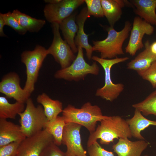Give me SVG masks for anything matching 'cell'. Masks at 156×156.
<instances>
[{
  "instance_id": "cell-34",
  "label": "cell",
  "mask_w": 156,
  "mask_h": 156,
  "mask_svg": "<svg viewBox=\"0 0 156 156\" xmlns=\"http://www.w3.org/2000/svg\"><path fill=\"white\" fill-rule=\"evenodd\" d=\"M5 25L3 18L1 15L0 14V36L1 37L6 36V35L3 32V27Z\"/></svg>"
},
{
  "instance_id": "cell-12",
  "label": "cell",
  "mask_w": 156,
  "mask_h": 156,
  "mask_svg": "<svg viewBox=\"0 0 156 156\" xmlns=\"http://www.w3.org/2000/svg\"><path fill=\"white\" fill-rule=\"evenodd\" d=\"M81 126L74 123H66L64 127L62 144L67 147V156H87L81 144L80 129Z\"/></svg>"
},
{
  "instance_id": "cell-25",
  "label": "cell",
  "mask_w": 156,
  "mask_h": 156,
  "mask_svg": "<svg viewBox=\"0 0 156 156\" xmlns=\"http://www.w3.org/2000/svg\"><path fill=\"white\" fill-rule=\"evenodd\" d=\"M66 124L62 116H58L54 120L48 121L45 128L52 136L54 143L58 146L62 144L64 129Z\"/></svg>"
},
{
  "instance_id": "cell-7",
  "label": "cell",
  "mask_w": 156,
  "mask_h": 156,
  "mask_svg": "<svg viewBox=\"0 0 156 156\" xmlns=\"http://www.w3.org/2000/svg\"><path fill=\"white\" fill-rule=\"evenodd\" d=\"M77 48V54L75 60L69 66L57 71L54 75L55 78L78 81L84 79L88 74H99V68L96 62H94L91 65L87 63L84 58L82 48Z\"/></svg>"
},
{
  "instance_id": "cell-1",
  "label": "cell",
  "mask_w": 156,
  "mask_h": 156,
  "mask_svg": "<svg viewBox=\"0 0 156 156\" xmlns=\"http://www.w3.org/2000/svg\"><path fill=\"white\" fill-rule=\"evenodd\" d=\"M132 137L126 120L119 116H108L101 120L95 130L90 134L87 146L99 139L101 144L108 145L116 139H129Z\"/></svg>"
},
{
  "instance_id": "cell-32",
  "label": "cell",
  "mask_w": 156,
  "mask_h": 156,
  "mask_svg": "<svg viewBox=\"0 0 156 156\" xmlns=\"http://www.w3.org/2000/svg\"><path fill=\"white\" fill-rule=\"evenodd\" d=\"M40 156H67L66 152L61 151L58 146L53 142L47 146Z\"/></svg>"
},
{
  "instance_id": "cell-19",
  "label": "cell",
  "mask_w": 156,
  "mask_h": 156,
  "mask_svg": "<svg viewBox=\"0 0 156 156\" xmlns=\"http://www.w3.org/2000/svg\"><path fill=\"white\" fill-rule=\"evenodd\" d=\"M129 125L132 137L139 140H145L141 134L143 130L149 126H156V121L152 120L146 118L142 113L135 109L133 116L126 120Z\"/></svg>"
},
{
  "instance_id": "cell-10",
  "label": "cell",
  "mask_w": 156,
  "mask_h": 156,
  "mask_svg": "<svg viewBox=\"0 0 156 156\" xmlns=\"http://www.w3.org/2000/svg\"><path fill=\"white\" fill-rule=\"evenodd\" d=\"M84 2V0H60L56 3H47L44 9V16L49 22L59 24Z\"/></svg>"
},
{
  "instance_id": "cell-36",
  "label": "cell",
  "mask_w": 156,
  "mask_h": 156,
  "mask_svg": "<svg viewBox=\"0 0 156 156\" xmlns=\"http://www.w3.org/2000/svg\"><path fill=\"white\" fill-rule=\"evenodd\" d=\"M143 156H149L147 155H143Z\"/></svg>"
},
{
  "instance_id": "cell-37",
  "label": "cell",
  "mask_w": 156,
  "mask_h": 156,
  "mask_svg": "<svg viewBox=\"0 0 156 156\" xmlns=\"http://www.w3.org/2000/svg\"><path fill=\"white\" fill-rule=\"evenodd\" d=\"M75 156V155H73V156Z\"/></svg>"
},
{
  "instance_id": "cell-18",
  "label": "cell",
  "mask_w": 156,
  "mask_h": 156,
  "mask_svg": "<svg viewBox=\"0 0 156 156\" xmlns=\"http://www.w3.org/2000/svg\"><path fill=\"white\" fill-rule=\"evenodd\" d=\"M104 16L111 27L114 25L120 18L122 14V8L128 1L125 0H101Z\"/></svg>"
},
{
  "instance_id": "cell-23",
  "label": "cell",
  "mask_w": 156,
  "mask_h": 156,
  "mask_svg": "<svg viewBox=\"0 0 156 156\" xmlns=\"http://www.w3.org/2000/svg\"><path fill=\"white\" fill-rule=\"evenodd\" d=\"M12 13L21 25L27 31L38 32L46 23L44 20L33 18L17 10H14Z\"/></svg>"
},
{
  "instance_id": "cell-21",
  "label": "cell",
  "mask_w": 156,
  "mask_h": 156,
  "mask_svg": "<svg viewBox=\"0 0 156 156\" xmlns=\"http://www.w3.org/2000/svg\"><path fill=\"white\" fill-rule=\"evenodd\" d=\"M36 99L37 102L42 106L48 121L54 120L63 112L62 103L59 100L51 99L45 93L39 95Z\"/></svg>"
},
{
  "instance_id": "cell-33",
  "label": "cell",
  "mask_w": 156,
  "mask_h": 156,
  "mask_svg": "<svg viewBox=\"0 0 156 156\" xmlns=\"http://www.w3.org/2000/svg\"><path fill=\"white\" fill-rule=\"evenodd\" d=\"M146 42L150 53L152 55L156 58V41L151 44H150L148 40Z\"/></svg>"
},
{
  "instance_id": "cell-14",
  "label": "cell",
  "mask_w": 156,
  "mask_h": 156,
  "mask_svg": "<svg viewBox=\"0 0 156 156\" xmlns=\"http://www.w3.org/2000/svg\"><path fill=\"white\" fill-rule=\"evenodd\" d=\"M148 144L145 140L132 141L128 138H120L113 145L112 149L118 156H141Z\"/></svg>"
},
{
  "instance_id": "cell-35",
  "label": "cell",
  "mask_w": 156,
  "mask_h": 156,
  "mask_svg": "<svg viewBox=\"0 0 156 156\" xmlns=\"http://www.w3.org/2000/svg\"><path fill=\"white\" fill-rule=\"evenodd\" d=\"M60 0H46L45 2L48 3H53L59 2Z\"/></svg>"
},
{
  "instance_id": "cell-6",
  "label": "cell",
  "mask_w": 156,
  "mask_h": 156,
  "mask_svg": "<svg viewBox=\"0 0 156 156\" xmlns=\"http://www.w3.org/2000/svg\"><path fill=\"white\" fill-rule=\"evenodd\" d=\"M92 59L101 65L105 72L104 85L102 87L97 90L95 95L107 101L112 102L117 99L123 91L124 86L122 83L115 84L112 81L111 75V68L115 64L126 61L129 59V57H125L105 59L93 56Z\"/></svg>"
},
{
  "instance_id": "cell-31",
  "label": "cell",
  "mask_w": 156,
  "mask_h": 156,
  "mask_svg": "<svg viewBox=\"0 0 156 156\" xmlns=\"http://www.w3.org/2000/svg\"><path fill=\"white\" fill-rule=\"evenodd\" d=\"M21 142H14L0 147V156H16Z\"/></svg>"
},
{
  "instance_id": "cell-11",
  "label": "cell",
  "mask_w": 156,
  "mask_h": 156,
  "mask_svg": "<svg viewBox=\"0 0 156 156\" xmlns=\"http://www.w3.org/2000/svg\"><path fill=\"white\" fill-rule=\"evenodd\" d=\"M154 28L138 16L133 19V26L131 31L129 39L125 48L126 53L133 56L137 51L142 49L144 45L142 42L145 35H151L154 31Z\"/></svg>"
},
{
  "instance_id": "cell-15",
  "label": "cell",
  "mask_w": 156,
  "mask_h": 156,
  "mask_svg": "<svg viewBox=\"0 0 156 156\" xmlns=\"http://www.w3.org/2000/svg\"><path fill=\"white\" fill-rule=\"evenodd\" d=\"M26 138L20 126L0 118V147L12 142H21Z\"/></svg>"
},
{
  "instance_id": "cell-20",
  "label": "cell",
  "mask_w": 156,
  "mask_h": 156,
  "mask_svg": "<svg viewBox=\"0 0 156 156\" xmlns=\"http://www.w3.org/2000/svg\"><path fill=\"white\" fill-rule=\"evenodd\" d=\"M76 15L72 14L59 24L64 40L70 47L74 53L78 52V48L75 42V35L78 30V26L76 23Z\"/></svg>"
},
{
  "instance_id": "cell-29",
  "label": "cell",
  "mask_w": 156,
  "mask_h": 156,
  "mask_svg": "<svg viewBox=\"0 0 156 156\" xmlns=\"http://www.w3.org/2000/svg\"><path fill=\"white\" fill-rule=\"evenodd\" d=\"M138 74L143 79L148 81L153 88H156V60L146 70Z\"/></svg>"
},
{
  "instance_id": "cell-26",
  "label": "cell",
  "mask_w": 156,
  "mask_h": 156,
  "mask_svg": "<svg viewBox=\"0 0 156 156\" xmlns=\"http://www.w3.org/2000/svg\"><path fill=\"white\" fill-rule=\"evenodd\" d=\"M135 109L144 116L153 115L156 116V89L142 101L132 105Z\"/></svg>"
},
{
  "instance_id": "cell-3",
  "label": "cell",
  "mask_w": 156,
  "mask_h": 156,
  "mask_svg": "<svg viewBox=\"0 0 156 156\" xmlns=\"http://www.w3.org/2000/svg\"><path fill=\"white\" fill-rule=\"evenodd\" d=\"M131 28V24L129 21L125 22L123 28L119 31L115 30L113 27H108L106 38L101 40L92 41L93 51L99 52L100 57L105 59H112L124 55L122 45Z\"/></svg>"
},
{
  "instance_id": "cell-4",
  "label": "cell",
  "mask_w": 156,
  "mask_h": 156,
  "mask_svg": "<svg viewBox=\"0 0 156 156\" xmlns=\"http://www.w3.org/2000/svg\"><path fill=\"white\" fill-rule=\"evenodd\" d=\"M26 103L25 110L18 115L22 131L26 137H28L45 129L48 120L41 105L36 107L30 97Z\"/></svg>"
},
{
  "instance_id": "cell-17",
  "label": "cell",
  "mask_w": 156,
  "mask_h": 156,
  "mask_svg": "<svg viewBox=\"0 0 156 156\" xmlns=\"http://www.w3.org/2000/svg\"><path fill=\"white\" fill-rule=\"evenodd\" d=\"M135 13L151 24L156 26V0H132Z\"/></svg>"
},
{
  "instance_id": "cell-22",
  "label": "cell",
  "mask_w": 156,
  "mask_h": 156,
  "mask_svg": "<svg viewBox=\"0 0 156 156\" xmlns=\"http://www.w3.org/2000/svg\"><path fill=\"white\" fill-rule=\"evenodd\" d=\"M144 46V50L127 64V69L135 70L139 73L146 70L152 63L156 60V58L150 53L146 42Z\"/></svg>"
},
{
  "instance_id": "cell-2",
  "label": "cell",
  "mask_w": 156,
  "mask_h": 156,
  "mask_svg": "<svg viewBox=\"0 0 156 156\" xmlns=\"http://www.w3.org/2000/svg\"><path fill=\"white\" fill-rule=\"evenodd\" d=\"M62 113L66 124L72 122L80 125L85 127L90 133L95 130L97 122L108 116L103 114L99 106L93 105L90 102L85 103L80 108L69 104Z\"/></svg>"
},
{
  "instance_id": "cell-9",
  "label": "cell",
  "mask_w": 156,
  "mask_h": 156,
  "mask_svg": "<svg viewBox=\"0 0 156 156\" xmlns=\"http://www.w3.org/2000/svg\"><path fill=\"white\" fill-rule=\"evenodd\" d=\"M53 142L52 136L44 129L22 141L18 146L16 156H40L45 148Z\"/></svg>"
},
{
  "instance_id": "cell-24",
  "label": "cell",
  "mask_w": 156,
  "mask_h": 156,
  "mask_svg": "<svg viewBox=\"0 0 156 156\" xmlns=\"http://www.w3.org/2000/svg\"><path fill=\"white\" fill-rule=\"evenodd\" d=\"M24 103L17 101L10 103L5 97L0 96V118L15 119L17 115L25 110Z\"/></svg>"
},
{
  "instance_id": "cell-16",
  "label": "cell",
  "mask_w": 156,
  "mask_h": 156,
  "mask_svg": "<svg viewBox=\"0 0 156 156\" xmlns=\"http://www.w3.org/2000/svg\"><path fill=\"white\" fill-rule=\"evenodd\" d=\"M88 17L87 8L85 7L76 17V21L78 26V30L75 38V42L77 48L80 47L85 49L86 57L89 60H90L92 59L93 51V47L89 44L88 40V35L85 33L84 29L85 22Z\"/></svg>"
},
{
  "instance_id": "cell-13",
  "label": "cell",
  "mask_w": 156,
  "mask_h": 156,
  "mask_svg": "<svg viewBox=\"0 0 156 156\" xmlns=\"http://www.w3.org/2000/svg\"><path fill=\"white\" fill-rule=\"evenodd\" d=\"M20 82L17 74L13 72L9 73L3 77L0 82V92L8 98L25 103L30 95L21 88Z\"/></svg>"
},
{
  "instance_id": "cell-27",
  "label": "cell",
  "mask_w": 156,
  "mask_h": 156,
  "mask_svg": "<svg viewBox=\"0 0 156 156\" xmlns=\"http://www.w3.org/2000/svg\"><path fill=\"white\" fill-rule=\"evenodd\" d=\"M84 2L87 5L88 17L90 16L97 18L104 16L101 0H84Z\"/></svg>"
},
{
  "instance_id": "cell-8",
  "label": "cell",
  "mask_w": 156,
  "mask_h": 156,
  "mask_svg": "<svg viewBox=\"0 0 156 156\" xmlns=\"http://www.w3.org/2000/svg\"><path fill=\"white\" fill-rule=\"evenodd\" d=\"M53 34L52 43L47 49L48 54L52 55L55 60L60 65L61 69L70 66L75 59L74 55L67 42L62 38L59 31V24L52 23Z\"/></svg>"
},
{
  "instance_id": "cell-30",
  "label": "cell",
  "mask_w": 156,
  "mask_h": 156,
  "mask_svg": "<svg viewBox=\"0 0 156 156\" xmlns=\"http://www.w3.org/2000/svg\"><path fill=\"white\" fill-rule=\"evenodd\" d=\"M87 149L89 156H115L112 152L102 147L97 141L88 146Z\"/></svg>"
},
{
  "instance_id": "cell-28",
  "label": "cell",
  "mask_w": 156,
  "mask_h": 156,
  "mask_svg": "<svg viewBox=\"0 0 156 156\" xmlns=\"http://www.w3.org/2000/svg\"><path fill=\"white\" fill-rule=\"evenodd\" d=\"M0 14L3 17L5 25L12 28L18 34L24 35L27 31L21 25L12 12H9L5 14L1 13Z\"/></svg>"
},
{
  "instance_id": "cell-5",
  "label": "cell",
  "mask_w": 156,
  "mask_h": 156,
  "mask_svg": "<svg viewBox=\"0 0 156 156\" xmlns=\"http://www.w3.org/2000/svg\"><path fill=\"white\" fill-rule=\"evenodd\" d=\"M48 55L47 49L39 45L36 46L31 51H26L21 55V62L26 67V80L23 88L31 95L34 90L35 84L43 62Z\"/></svg>"
}]
</instances>
